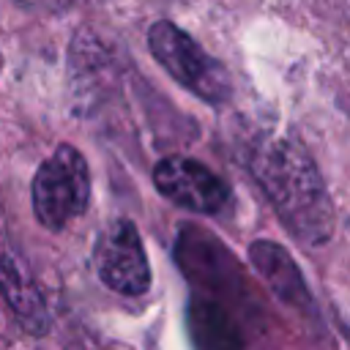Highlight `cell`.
<instances>
[{"instance_id": "obj_2", "label": "cell", "mask_w": 350, "mask_h": 350, "mask_svg": "<svg viewBox=\"0 0 350 350\" xmlns=\"http://www.w3.org/2000/svg\"><path fill=\"white\" fill-rule=\"evenodd\" d=\"M30 200L41 227L52 232L66 230L90 202V170L85 156L68 142L57 145L33 175Z\"/></svg>"}, {"instance_id": "obj_6", "label": "cell", "mask_w": 350, "mask_h": 350, "mask_svg": "<svg viewBox=\"0 0 350 350\" xmlns=\"http://www.w3.org/2000/svg\"><path fill=\"white\" fill-rule=\"evenodd\" d=\"M0 295L5 298L16 323L27 334L41 336L49 331L52 320H49L46 301L38 290V282H36L30 265L14 246V238L3 221V213H0Z\"/></svg>"}, {"instance_id": "obj_3", "label": "cell", "mask_w": 350, "mask_h": 350, "mask_svg": "<svg viewBox=\"0 0 350 350\" xmlns=\"http://www.w3.org/2000/svg\"><path fill=\"white\" fill-rule=\"evenodd\" d=\"M148 49L153 60L189 93L208 104H221L230 98L232 85L227 68L211 57L183 27L175 22H153L148 27Z\"/></svg>"}, {"instance_id": "obj_1", "label": "cell", "mask_w": 350, "mask_h": 350, "mask_svg": "<svg viewBox=\"0 0 350 350\" xmlns=\"http://www.w3.org/2000/svg\"><path fill=\"white\" fill-rule=\"evenodd\" d=\"M249 170L282 224L309 246L334 232V205L312 156L290 137H265L249 156Z\"/></svg>"}, {"instance_id": "obj_4", "label": "cell", "mask_w": 350, "mask_h": 350, "mask_svg": "<svg viewBox=\"0 0 350 350\" xmlns=\"http://www.w3.org/2000/svg\"><path fill=\"white\" fill-rule=\"evenodd\" d=\"M93 265L98 279L118 295H145L150 290V265L139 230L129 219H115L101 230L93 246Z\"/></svg>"}, {"instance_id": "obj_8", "label": "cell", "mask_w": 350, "mask_h": 350, "mask_svg": "<svg viewBox=\"0 0 350 350\" xmlns=\"http://www.w3.org/2000/svg\"><path fill=\"white\" fill-rule=\"evenodd\" d=\"M189 334L197 345V350H238L241 336L232 317L213 301L191 298L189 301Z\"/></svg>"}, {"instance_id": "obj_5", "label": "cell", "mask_w": 350, "mask_h": 350, "mask_svg": "<svg viewBox=\"0 0 350 350\" xmlns=\"http://www.w3.org/2000/svg\"><path fill=\"white\" fill-rule=\"evenodd\" d=\"M153 186L178 208L202 216H216L230 202V186L211 167L189 156L161 159L153 167Z\"/></svg>"}, {"instance_id": "obj_9", "label": "cell", "mask_w": 350, "mask_h": 350, "mask_svg": "<svg viewBox=\"0 0 350 350\" xmlns=\"http://www.w3.org/2000/svg\"><path fill=\"white\" fill-rule=\"evenodd\" d=\"M19 5H25V8H33V11H57V8H63L68 0H16Z\"/></svg>"}, {"instance_id": "obj_7", "label": "cell", "mask_w": 350, "mask_h": 350, "mask_svg": "<svg viewBox=\"0 0 350 350\" xmlns=\"http://www.w3.org/2000/svg\"><path fill=\"white\" fill-rule=\"evenodd\" d=\"M249 257H252L257 273L271 284V290H273L282 301L295 304V306H298L301 301H306L304 279H301L295 262L290 260V254H287L282 246H276V243H271V241H254V243L249 246Z\"/></svg>"}]
</instances>
